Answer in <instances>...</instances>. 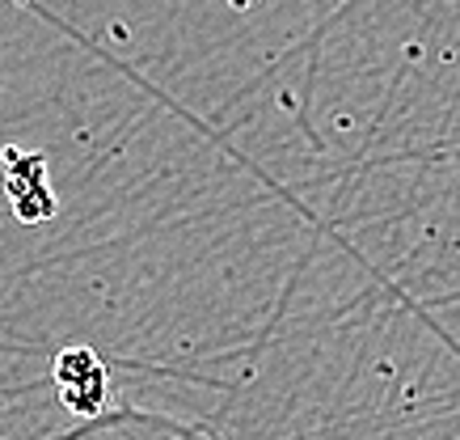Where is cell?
<instances>
[{
  "mask_svg": "<svg viewBox=\"0 0 460 440\" xmlns=\"http://www.w3.org/2000/svg\"><path fill=\"white\" fill-rule=\"evenodd\" d=\"M42 440H220V436H211L208 427L199 424L169 419V415H153V411H140V407H119V411H102L93 419H84L72 432L42 436Z\"/></svg>",
  "mask_w": 460,
  "mask_h": 440,
  "instance_id": "6da1fadb",
  "label": "cell"
},
{
  "mask_svg": "<svg viewBox=\"0 0 460 440\" xmlns=\"http://www.w3.org/2000/svg\"><path fill=\"white\" fill-rule=\"evenodd\" d=\"M56 385H59V398H64V407L84 419H93L102 415L106 407V394H111V385H106V369L98 364V355L89 352V347H68V352L56 360Z\"/></svg>",
  "mask_w": 460,
  "mask_h": 440,
  "instance_id": "7a4b0ae2",
  "label": "cell"
}]
</instances>
